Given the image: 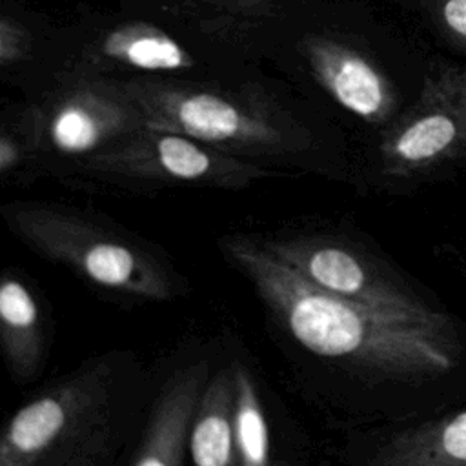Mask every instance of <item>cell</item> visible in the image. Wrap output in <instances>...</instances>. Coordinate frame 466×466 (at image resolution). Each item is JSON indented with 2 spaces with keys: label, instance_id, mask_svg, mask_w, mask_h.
Here are the masks:
<instances>
[{
  "label": "cell",
  "instance_id": "cell-4",
  "mask_svg": "<svg viewBox=\"0 0 466 466\" xmlns=\"http://www.w3.org/2000/svg\"><path fill=\"white\" fill-rule=\"evenodd\" d=\"M258 238L311 286L457 340L448 311L371 244L333 231L271 233Z\"/></svg>",
  "mask_w": 466,
  "mask_h": 466
},
{
  "label": "cell",
  "instance_id": "cell-16",
  "mask_svg": "<svg viewBox=\"0 0 466 466\" xmlns=\"http://www.w3.org/2000/svg\"><path fill=\"white\" fill-rule=\"evenodd\" d=\"M435 15L451 44L466 51V0H437Z\"/></svg>",
  "mask_w": 466,
  "mask_h": 466
},
{
  "label": "cell",
  "instance_id": "cell-5",
  "mask_svg": "<svg viewBox=\"0 0 466 466\" xmlns=\"http://www.w3.org/2000/svg\"><path fill=\"white\" fill-rule=\"evenodd\" d=\"M391 173L435 177L466 164V64H441L428 78L419 111L388 144Z\"/></svg>",
  "mask_w": 466,
  "mask_h": 466
},
{
  "label": "cell",
  "instance_id": "cell-8",
  "mask_svg": "<svg viewBox=\"0 0 466 466\" xmlns=\"http://www.w3.org/2000/svg\"><path fill=\"white\" fill-rule=\"evenodd\" d=\"M357 466H466V408L393 431Z\"/></svg>",
  "mask_w": 466,
  "mask_h": 466
},
{
  "label": "cell",
  "instance_id": "cell-7",
  "mask_svg": "<svg viewBox=\"0 0 466 466\" xmlns=\"http://www.w3.org/2000/svg\"><path fill=\"white\" fill-rule=\"evenodd\" d=\"M49 322L35 288L16 269L0 279V348L15 382L35 380L49 355Z\"/></svg>",
  "mask_w": 466,
  "mask_h": 466
},
{
  "label": "cell",
  "instance_id": "cell-14",
  "mask_svg": "<svg viewBox=\"0 0 466 466\" xmlns=\"http://www.w3.org/2000/svg\"><path fill=\"white\" fill-rule=\"evenodd\" d=\"M157 162L162 173L186 182L208 178L213 167L211 158L202 149L173 135L157 142Z\"/></svg>",
  "mask_w": 466,
  "mask_h": 466
},
{
  "label": "cell",
  "instance_id": "cell-1",
  "mask_svg": "<svg viewBox=\"0 0 466 466\" xmlns=\"http://www.w3.org/2000/svg\"><path fill=\"white\" fill-rule=\"evenodd\" d=\"M218 248L277 328L315 359L371 382H422L453 368L455 339L311 286L258 235L228 233Z\"/></svg>",
  "mask_w": 466,
  "mask_h": 466
},
{
  "label": "cell",
  "instance_id": "cell-15",
  "mask_svg": "<svg viewBox=\"0 0 466 466\" xmlns=\"http://www.w3.org/2000/svg\"><path fill=\"white\" fill-rule=\"evenodd\" d=\"M96 137L98 133L93 120L75 107L64 109L53 124L55 144L69 153H80L93 147Z\"/></svg>",
  "mask_w": 466,
  "mask_h": 466
},
{
  "label": "cell",
  "instance_id": "cell-12",
  "mask_svg": "<svg viewBox=\"0 0 466 466\" xmlns=\"http://www.w3.org/2000/svg\"><path fill=\"white\" fill-rule=\"evenodd\" d=\"M106 51L146 69H175L186 64L178 46L151 27L140 33L137 29L115 33L106 42Z\"/></svg>",
  "mask_w": 466,
  "mask_h": 466
},
{
  "label": "cell",
  "instance_id": "cell-11",
  "mask_svg": "<svg viewBox=\"0 0 466 466\" xmlns=\"http://www.w3.org/2000/svg\"><path fill=\"white\" fill-rule=\"evenodd\" d=\"M326 76L337 98L348 109L362 116L379 113L386 102V91L377 71L355 55L333 56Z\"/></svg>",
  "mask_w": 466,
  "mask_h": 466
},
{
  "label": "cell",
  "instance_id": "cell-2",
  "mask_svg": "<svg viewBox=\"0 0 466 466\" xmlns=\"http://www.w3.org/2000/svg\"><path fill=\"white\" fill-rule=\"evenodd\" d=\"M138 370L129 351L84 360L4 424L0 466H104L133 410Z\"/></svg>",
  "mask_w": 466,
  "mask_h": 466
},
{
  "label": "cell",
  "instance_id": "cell-3",
  "mask_svg": "<svg viewBox=\"0 0 466 466\" xmlns=\"http://www.w3.org/2000/svg\"><path fill=\"white\" fill-rule=\"evenodd\" d=\"M11 235L27 249L71 269L107 293L140 300L169 302L187 293V280L155 244L75 211L13 208L5 211Z\"/></svg>",
  "mask_w": 466,
  "mask_h": 466
},
{
  "label": "cell",
  "instance_id": "cell-18",
  "mask_svg": "<svg viewBox=\"0 0 466 466\" xmlns=\"http://www.w3.org/2000/svg\"><path fill=\"white\" fill-rule=\"evenodd\" d=\"M461 273H462V275H464V277H466V264H464V266H462V268H461Z\"/></svg>",
  "mask_w": 466,
  "mask_h": 466
},
{
  "label": "cell",
  "instance_id": "cell-9",
  "mask_svg": "<svg viewBox=\"0 0 466 466\" xmlns=\"http://www.w3.org/2000/svg\"><path fill=\"white\" fill-rule=\"evenodd\" d=\"M231 364L211 371L198 399L191 435V466H238L233 444Z\"/></svg>",
  "mask_w": 466,
  "mask_h": 466
},
{
  "label": "cell",
  "instance_id": "cell-17",
  "mask_svg": "<svg viewBox=\"0 0 466 466\" xmlns=\"http://www.w3.org/2000/svg\"><path fill=\"white\" fill-rule=\"evenodd\" d=\"M15 160H16L15 147L7 140H2V144H0V169L2 171L9 169L15 164Z\"/></svg>",
  "mask_w": 466,
  "mask_h": 466
},
{
  "label": "cell",
  "instance_id": "cell-13",
  "mask_svg": "<svg viewBox=\"0 0 466 466\" xmlns=\"http://www.w3.org/2000/svg\"><path fill=\"white\" fill-rule=\"evenodd\" d=\"M178 118L189 135L204 140H226L238 131L237 111L213 95L186 98L180 104Z\"/></svg>",
  "mask_w": 466,
  "mask_h": 466
},
{
  "label": "cell",
  "instance_id": "cell-6",
  "mask_svg": "<svg viewBox=\"0 0 466 466\" xmlns=\"http://www.w3.org/2000/svg\"><path fill=\"white\" fill-rule=\"evenodd\" d=\"M211 375L208 359L177 368L164 380L131 466H182L198 399Z\"/></svg>",
  "mask_w": 466,
  "mask_h": 466
},
{
  "label": "cell",
  "instance_id": "cell-10",
  "mask_svg": "<svg viewBox=\"0 0 466 466\" xmlns=\"http://www.w3.org/2000/svg\"><path fill=\"white\" fill-rule=\"evenodd\" d=\"M233 371V444L238 466H271L269 426L258 386L242 360H231Z\"/></svg>",
  "mask_w": 466,
  "mask_h": 466
}]
</instances>
